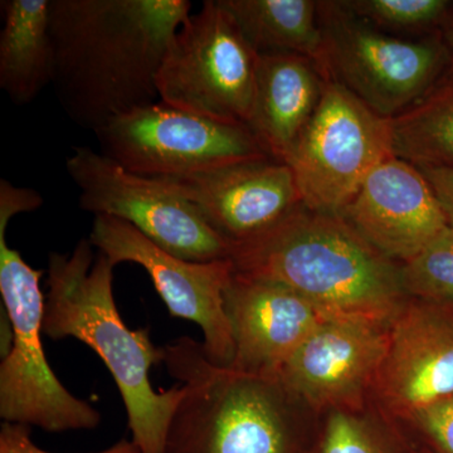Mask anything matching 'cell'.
I'll return each instance as SVG.
<instances>
[{
    "label": "cell",
    "mask_w": 453,
    "mask_h": 453,
    "mask_svg": "<svg viewBox=\"0 0 453 453\" xmlns=\"http://www.w3.org/2000/svg\"><path fill=\"white\" fill-rule=\"evenodd\" d=\"M421 172L445 211L449 225L453 226V168H426Z\"/></svg>",
    "instance_id": "cell-26"
},
{
    "label": "cell",
    "mask_w": 453,
    "mask_h": 453,
    "mask_svg": "<svg viewBox=\"0 0 453 453\" xmlns=\"http://www.w3.org/2000/svg\"><path fill=\"white\" fill-rule=\"evenodd\" d=\"M104 253L83 238L70 255L50 253L47 267L43 335L85 342L105 363L127 408L133 442L140 453H164L173 414L184 387L157 392L151 366L163 363L148 329L130 330L113 299V268Z\"/></svg>",
    "instance_id": "cell-3"
},
{
    "label": "cell",
    "mask_w": 453,
    "mask_h": 453,
    "mask_svg": "<svg viewBox=\"0 0 453 453\" xmlns=\"http://www.w3.org/2000/svg\"><path fill=\"white\" fill-rule=\"evenodd\" d=\"M94 134L101 154L149 178L196 177L273 159L247 125L213 120L160 100L113 119Z\"/></svg>",
    "instance_id": "cell-7"
},
{
    "label": "cell",
    "mask_w": 453,
    "mask_h": 453,
    "mask_svg": "<svg viewBox=\"0 0 453 453\" xmlns=\"http://www.w3.org/2000/svg\"><path fill=\"white\" fill-rule=\"evenodd\" d=\"M190 9L186 0H50L52 86L68 118L96 133L159 101L157 73Z\"/></svg>",
    "instance_id": "cell-1"
},
{
    "label": "cell",
    "mask_w": 453,
    "mask_h": 453,
    "mask_svg": "<svg viewBox=\"0 0 453 453\" xmlns=\"http://www.w3.org/2000/svg\"><path fill=\"white\" fill-rule=\"evenodd\" d=\"M257 55L308 57L321 73L323 35L314 0H219Z\"/></svg>",
    "instance_id": "cell-19"
},
{
    "label": "cell",
    "mask_w": 453,
    "mask_h": 453,
    "mask_svg": "<svg viewBox=\"0 0 453 453\" xmlns=\"http://www.w3.org/2000/svg\"><path fill=\"white\" fill-rule=\"evenodd\" d=\"M381 398L399 413L421 412L453 395V305L414 301L389 327L375 375Z\"/></svg>",
    "instance_id": "cell-14"
},
{
    "label": "cell",
    "mask_w": 453,
    "mask_h": 453,
    "mask_svg": "<svg viewBox=\"0 0 453 453\" xmlns=\"http://www.w3.org/2000/svg\"><path fill=\"white\" fill-rule=\"evenodd\" d=\"M258 58L219 0H207L170 42L157 96L196 115L247 125Z\"/></svg>",
    "instance_id": "cell-8"
},
{
    "label": "cell",
    "mask_w": 453,
    "mask_h": 453,
    "mask_svg": "<svg viewBox=\"0 0 453 453\" xmlns=\"http://www.w3.org/2000/svg\"><path fill=\"white\" fill-rule=\"evenodd\" d=\"M324 81L318 65L308 57L259 55L247 127L273 159L288 163L318 109Z\"/></svg>",
    "instance_id": "cell-17"
},
{
    "label": "cell",
    "mask_w": 453,
    "mask_h": 453,
    "mask_svg": "<svg viewBox=\"0 0 453 453\" xmlns=\"http://www.w3.org/2000/svg\"><path fill=\"white\" fill-rule=\"evenodd\" d=\"M348 11L389 35H414L445 23L446 0H340Z\"/></svg>",
    "instance_id": "cell-22"
},
{
    "label": "cell",
    "mask_w": 453,
    "mask_h": 453,
    "mask_svg": "<svg viewBox=\"0 0 453 453\" xmlns=\"http://www.w3.org/2000/svg\"><path fill=\"white\" fill-rule=\"evenodd\" d=\"M163 354L186 390L164 453H291L279 381L214 365L190 338L170 342Z\"/></svg>",
    "instance_id": "cell-4"
},
{
    "label": "cell",
    "mask_w": 453,
    "mask_h": 453,
    "mask_svg": "<svg viewBox=\"0 0 453 453\" xmlns=\"http://www.w3.org/2000/svg\"><path fill=\"white\" fill-rule=\"evenodd\" d=\"M426 434L442 453H453V395L416 414Z\"/></svg>",
    "instance_id": "cell-24"
},
{
    "label": "cell",
    "mask_w": 453,
    "mask_h": 453,
    "mask_svg": "<svg viewBox=\"0 0 453 453\" xmlns=\"http://www.w3.org/2000/svg\"><path fill=\"white\" fill-rule=\"evenodd\" d=\"M407 295L428 303L453 305V226L443 229L418 255L401 267Z\"/></svg>",
    "instance_id": "cell-21"
},
{
    "label": "cell",
    "mask_w": 453,
    "mask_h": 453,
    "mask_svg": "<svg viewBox=\"0 0 453 453\" xmlns=\"http://www.w3.org/2000/svg\"><path fill=\"white\" fill-rule=\"evenodd\" d=\"M0 453H52L44 451L33 443L31 427L20 423L4 422L0 428ZM88 453H140L133 441L120 442L104 449Z\"/></svg>",
    "instance_id": "cell-25"
},
{
    "label": "cell",
    "mask_w": 453,
    "mask_h": 453,
    "mask_svg": "<svg viewBox=\"0 0 453 453\" xmlns=\"http://www.w3.org/2000/svg\"><path fill=\"white\" fill-rule=\"evenodd\" d=\"M50 0L2 2L0 88L16 105L37 98L55 74L50 33Z\"/></svg>",
    "instance_id": "cell-18"
},
{
    "label": "cell",
    "mask_w": 453,
    "mask_h": 453,
    "mask_svg": "<svg viewBox=\"0 0 453 453\" xmlns=\"http://www.w3.org/2000/svg\"><path fill=\"white\" fill-rule=\"evenodd\" d=\"M225 303L235 349L229 368L273 380L288 357L329 320L288 286L235 271Z\"/></svg>",
    "instance_id": "cell-15"
},
{
    "label": "cell",
    "mask_w": 453,
    "mask_h": 453,
    "mask_svg": "<svg viewBox=\"0 0 453 453\" xmlns=\"http://www.w3.org/2000/svg\"><path fill=\"white\" fill-rule=\"evenodd\" d=\"M14 216L0 208V294L13 332L0 365V417L47 432L96 428L101 414L62 386L44 354V271L29 266L8 246L5 232Z\"/></svg>",
    "instance_id": "cell-5"
},
{
    "label": "cell",
    "mask_w": 453,
    "mask_h": 453,
    "mask_svg": "<svg viewBox=\"0 0 453 453\" xmlns=\"http://www.w3.org/2000/svg\"><path fill=\"white\" fill-rule=\"evenodd\" d=\"M65 170L79 188L82 210L124 220L187 261L231 259L229 244L162 179L131 173L88 146L73 148Z\"/></svg>",
    "instance_id": "cell-10"
},
{
    "label": "cell",
    "mask_w": 453,
    "mask_h": 453,
    "mask_svg": "<svg viewBox=\"0 0 453 453\" xmlns=\"http://www.w3.org/2000/svg\"><path fill=\"white\" fill-rule=\"evenodd\" d=\"M162 180L195 205L231 252L238 244L266 234L303 204L294 172L275 159Z\"/></svg>",
    "instance_id": "cell-12"
},
{
    "label": "cell",
    "mask_w": 453,
    "mask_h": 453,
    "mask_svg": "<svg viewBox=\"0 0 453 453\" xmlns=\"http://www.w3.org/2000/svg\"><path fill=\"white\" fill-rule=\"evenodd\" d=\"M393 155L417 168H453V73L390 119Z\"/></svg>",
    "instance_id": "cell-20"
},
{
    "label": "cell",
    "mask_w": 453,
    "mask_h": 453,
    "mask_svg": "<svg viewBox=\"0 0 453 453\" xmlns=\"http://www.w3.org/2000/svg\"><path fill=\"white\" fill-rule=\"evenodd\" d=\"M390 157V119L340 83L325 80L318 109L286 164L306 208L340 214Z\"/></svg>",
    "instance_id": "cell-9"
},
{
    "label": "cell",
    "mask_w": 453,
    "mask_h": 453,
    "mask_svg": "<svg viewBox=\"0 0 453 453\" xmlns=\"http://www.w3.org/2000/svg\"><path fill=\"white\" fill-rule=\"evenodd\" d=\"M443 33H445V44L449 50V56L453 58V13L447 16L443 23Z\"/></svg>",
    "instance_id": "cell-27"
},
{
    "label": "cell",
    "mask_w": 453,
    "mask_h": 453,
    "mask_svg": "<svg viewBox=\"0 0 453 453\" xmlns=\"http://www.w3.org/2000/svg\"><path fill=\"white\" fill-rule=\"evenodd\" d=\"M321 453H380L365 428L344 413L327 423Z\"/></svg>",
    "instance_id": "cell-23"
},
{
    "label": "cell",
    "mask_w": 453,
    "mask_h": 453,
    "mask_svg": "<svg viewBox=\"0 0 453 453\" xmlns=\"http://www.w3.org/2000/svg\"><path fill=\"white\" fill-rule=\"evenodd\" d=\"M234 271L288 286L326 319L390 327L404 308L401 267L339 214L301 204L279 225L231 252Z\"/></svg>",
    "instance_id": "cell-2"
},
{
    "label": "cell",
    "mask_w": 453,
    "mask_h": 453,
    "mask_svg": "<svg viewBox=\"0 0 453 453\" xmlns=\"http://www.w3.org/2000/svg\"><path fill=\"white\" fill-rule=\"evenodd\" d=\"M325 80L344 86L369 109L393 119L436 85L449 61L436 38L408 40L380 31L340 0L318 3Z\"/></svg>",
    "instance_id": "cell-6"
},
{
    "label": "cell",
    "mask_w": 453,
    "mask_h": 453,
    "mask_svg": "<svg viewBox=\"0 0 453 453\" xmlns=\"http://www.w3.org/2000/svg\"><path fill=\"white\" fill-rule=\"evenodd\" d=\"M388 329L351 319L325 320L273 380L316 407L348 402L375 380L388 348Z\"/></svg>",
    "instance_id": "cell-16"
},
{
    "label": "cell",
    "mask_w": 453,
    "mask_h": 453,
    "mask_svg": "<svg viewBox=\"0 0 453 453\" xmlns=\"http://www.w3.org/2000/svg\"><path fill=\"white\" fill-rule=\"evenodd\" d=\"M339 216L381 255L403 264L449 226L421 169L395 157L369 175Z\"/></svg>",
    "instance_id": "cell-13"
},
{
    "label": "cell",
    "mask_w": 453,
    "mask_h": 453,
    "mask_svg": "<svg viewBox=\"0 0 453 453\" xmlns=\"http://www.w3.org/2000/svg\"><path fill=\"white\" fill-rule=\"evenodd\" d=\"M89 241L113 264L144 268L173 318L193 321L203 332V350L211 363L231 366L234 338L225 292L234 275L231 259L187 261L164 251L124 220L95 216Z\"/></svg>",
    "instance_id": "cell-11"
}]
</instances>
